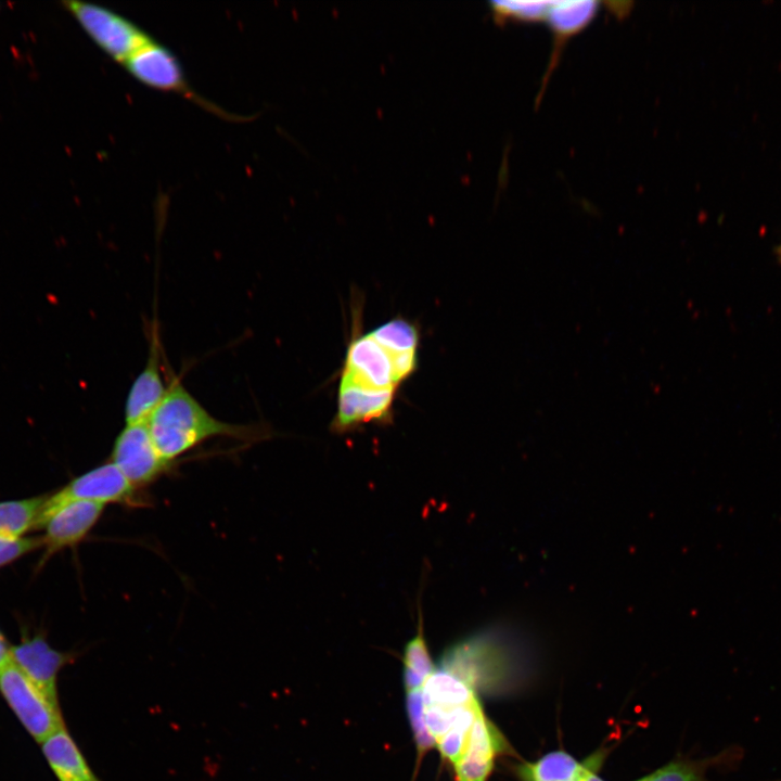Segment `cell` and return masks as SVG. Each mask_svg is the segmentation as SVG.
Here are the masks:
<instances>
[{
	"label": "cell",
	"mask_w": 781,
	"mask_h": 781,
	"mask_svg": "<svg viewBox=\"0 0 781 781\" xmlns=\"http://www.w3.org/2000/svg\"><path fill=\"white\" fill-rule=\"evenodd\" d=\"M776 255L779 263L781 264V244L776 247Z\"/></svg>",
	"instance_id": "25"
},
{
	"label": "cell",
	"mask_w": 781,
	"mask_h": 781,
	"mask_svg": "<svg viewBox=\"0 0 781 781\" xmlns=\"http://www.w3.org/2000/svg\"><path fill=\"white\" fill-rule=\"evenodd\" d=\"M108 460L141 490L175 468V462L165 459L157 450L146 422L125 424L115 437Z\"/></svg>",
	"instance_id": "8"
},
{
	"label": "cell",
	"mask_w": 781,
	"mask_h": 781,
	"mask_svg": "<svg viewBox=\"0 0 781 781\" xmlns=\"http://www.w3.org/2000/svg\"><path fill=\"white\" fill-rule=\"evenodd\" d=\"M406 709L415 742L418 765H420L423 756L436 746V739L430 732L424 718L422 689L407 692Z\"/></svg>",
	"instance_id": "20"
},
{
	"label": "cell",
	"mask_w": 781,
	"mask_h": 781,
	"mask_svg": "<svg viewBox=\"0 0 781 781\" xmlns=\"http://www.w3.org/2000/svg\"><path fill=\"white\" fill-rule=\"evenodd\" d=\"M502 745V738L481 708L469 732L463 754L453 765L456 781H486L494 768L496 753Z\"/></svg>",
	"instance_id": "12"
},
{
	"label": "cell",
	"mask_w": 781,
	"mask_h": 781,
	"mask_svg": "<svg viewBox=\"0 0 781 781\" xmlns=\"http://www.w3.org/2000/svg\"><path fill=\"white\" fill-rule=\"evenodd\" d=\"M123 66L131 77L149 88L181 95L223 119H245L201 97L189 84L175 53L154 39L135 52Z\"/></svg>",
	"instance_id": "5"
},
{
	"label": "cell",
	"mask_w": 781,
	"mask_h": 781,
	"mask_svg": "<svg viewBox=\"0 0 781 781\" xmlns=\"http://www.w3.org/2000/svg\"><path fill=\"white\" fill-rule=\"evenodd\" d=\"M11 645L0 630V668L11 662Z\"/></svg>",
	"instance_id": "23"
},
{
	"label": "cell",
	"mask_w": 781,
	"mask_h": 781,
	"mask_svg": "<svg viewBox=\"0 0 781 781\" xmlns=\"http://www.w3.org/2000/svg\"><path fill=\"white\" fill-rule=\"evenodd\" d=\"M594 1L551 2L546 17L556 35L568 36L585 26L597 10Z\"/></svg>",
	"instance_id": "19"
},
{
	"label": "cell",
	"mask_w": 781,
	"mask_h": 781,
	"mask_svg": "<svg viewBox=\"0 0 781 781\" xmlns=\"http://www.w3.org/2000/svg\"><path fill=\"white\" fill-rule=\"evenodd\" d=\"M523 653V639L512 628L491 626L450 644L443 653L439 667L466 683L477 686L504 675Z\"/></svg>",
	"instance_id": "3"
},
{
	"label": "cell",
	"mask_w": 781,
	"mask_h": 781,
	"mask_svg": "<svg viewBox=\"0 0 781 781\" xmlns=\"http://www.w3.org/2000/svg\"><path fill=\"white\" fill-rule=\"evenodd\" d=\"M146 425L159 453L174 462L209 439L229 438L252 445L272 435L260 423L240 424L216 418L172 373L168 392Z\"/></svg>",
	"instance_id": "2"
},
{
	"label": "cell",
	"mask_w": 781,
	"mask_h": 781,
	"mask_svg": "<svg viewBox=\"0 0 781 781\" xmlns=\"http://www.w3.org/2000/svg\"><path fill=\"white\" fill-rule=\"evenodd\" d=\"M744 755V748L734 744L708 758L673 761L637 781H709L706 778L709 768L735 770L743 761Z\"/></svg>",
	"instance_id": "14"
},
{
	"label": "cell",
	"mask_w": 781,
	"mask_h": 781,
	"mask_svg": "<svg viewBox=\"0 0 781 781\" xmlns=\"http://www.w3.org/2000/svg\"><path fill=\"white\" fill-rule=\"evenodd\" d=\"M12 662L48 696L59 705L56 679L61 669L75 660L69 652L53 649L41 636L23 637L11 646Z\"/></svg>",
	"instance_id": "10"
},
{
	"label": "cell",
	"mask_w": 781,
	"mask_h": 781,
	"mask_svg": "<svg viewBox=\"0 0 781 781\" xmlns=\"http://www.w3.org/2000/svg\"><path fill=\"white\" fill-rule=\"evenodd\" d=\"M424 705L457 708L470 705L477 696L475 691L454 675L436 668L422 687Z\"/></svg>",
	"instance_id": "16"
},
{
	"label": "cell",
	"mask_w": 781,
	"mask_h": 781,
	"mask_svg": "<svg viewBox=\"0 0 781 781\" xmlns=\"http://www.w3.org/2000/svg\"><path fill=\"white\" fill-rule=\"evenodd\" d=\"M550 4L547 1H497L492 2V11L502 20H535L546 17Z\"/></svg>",
	"instance_id": "21"
},
{
	"label": "cell",
	"mask_w": 781,
	"mask_h": 781,
	"mask_svg": "<svg viewBox=\"0 0 781 781\" xmlns=\"http://www.w3.org/2000/svg\"><path fill=\"white\" fill-rule=\"evenodd\" d=\"M76 501L104 505L113 503L128 508H143L151 503L148 492L135 487L108 460L75 477L53 495L47 496L36 528H42L59 509Z\"/></svg>",
	"instance_id": "4"
},
{
	"label": "cell",
	"mask_w": 781,
	"mask_h": 781,
	"mask_svg": "<svg viewBox=\"0 0 781 781\" xmlns=\"http://www.w3.org/2000/svg\"><path fill=\"white\" fill-rule=\"evenodd\" d=\"M582 781H602V780L594 774V772L592 771V769H590V770L586 773V776H585V778H584Z\"/></svg>",
	"instance_id": "24"
},
{
	"label": "cell",
	"mask_w": 781,
	"mask_h": 781,
	"mask_svg": "<svg viewBox=\"0 0 781 781\" xmlns=\"http://www.w3.org/2000/svg\"><path fill=\"white\" fill-rule=\"evenodd\" d=\"M149 351L143 369L133 380L124 406L125 424L145 423L169 388L170 373L156 323L149 328Z\"/></svg>",
	"instance_id": "9"
},
{
	"label": "cell",
	"mask_w": 781,
	"mask_h": 781,
	"mask_svg": "<svg viewBox=\"0 0 781 781\" xmlns=\"http://www.w3.org/2000/svg\"><path fill=\"white\" fill-rule=\"evenodd\" d=\"M420 340L417 323L400 316L366 333L353 329L338 377L333 433L390 423L398 393L418 369Z\"/></svg>",
	"instance_id": "1"
},
{
	"label": "cell",
	"mask_w": 781,
	"mask_h": 781,
	"mask_svg": "<svg viewBox=\"0 0 781 781\" xmlns=\"http://www.w3.org/2000/svg\"><path fill=\"white\" fill-rule=\"evenodd\" d=\"M41 745L59 781H100L65 727L47 738Z\"/></svg>",
	"instance_id": "13"
},
{
	"label": "cell",
	"mask_w": 781,
	"mask_h": 781,
	"mask_svg": "<svg viewBox=\"0 0 781 781\" xmlns=\"http://www.w3.org/2000/svg\"><path fill=\"white\" fill-rule=\"evenodd\" d=\"M402 664V681L407 692L422 689L426 679L436 669L427 646L421 609H419L417 632L405 645Z\"/></svg>",
	"instance_id": "17"
},
{
	"label": "cell",
	"mask_w": 781,
	"mask_h": 781,
	"mask_svg": "<svg viewBox=\"0 0 781 781\" xmlns=\"http://www.w3.org/2000/svg\"><path fill=\"white\" fill-rule=\"evenodd\" d=\"M0 693L39 743L64 728L61 709L11 661L0 668Z\"/></svg>",
	"instance_id": "7"
},
{
	"label": "cell",
	"mask_w": 781,
	"mask_h": 781,
	"mask_svg": "<svg viewBox=\"0 0 781 781\" xmlns=\"http://www.w3.org/2000/svg\"><path fill=\"white\" fill-rule=\"evenodd\" d=\"M105 505L76 501L59 509L44 523L43 561L54 553L81 542L101 517Z\"/></svg>",
	"instance_id": "11"
},
{
	"label": "cell",
	"mask_w": 781,
	"mask_h": 781,
	"mask_svg": "<svg viewBox=\"0 0 781 781\" xmlns=\"http://www.w3.org/2000/svg\"><path fill=\"white\" fill-rule=\"evenodd\" d=\"M591 766L579 764L569 754L556 751L523 765L520 774L526 781H582Z\"/></svg>",
	"instance_id": "15"
},
{
	"label": "cell",
	"mask_w": 781,
	"mask_h": 781,
	"mask_svg": "<svg viewBox=\"0 0 781 781\" xmlns=\"http://www.w3.org/2000/svg\"><path fill=\"white\" fill-rule=\"evenodd\" d=\"M63 4L92 41L120 65L153 40L140 26L106 7L81 1Z\"/></svg>",
	"instance_id": "6"
},
{
	"label": "cell",
	"mask_w": 781,
	"mask_h": 781,
	"mask_svg": "<svg viewBox=\"0 0 781 781\" xmlns=\"http://www.w3.org/2000/svg\"><path fill=\"white\" fill-rule=\"evenodd\" d=\"M41 545L42 540L38 538L0 534V567L15 561Z\"/></svg>",
	"instance_id": "22"
},
{
	"label": "cell",
	"mask_w": 781,
	"mask_h": 781,
	"mask_svg": "<svg viewBox=\"0 0 781 781\" xmlns=\"http://www.w3.org/2000/svg\"><path fill=\"white\" fill-rule=\"evenodd\" d=\"M47 496L0 502V534L21 537L36 528Z\"/></svg>",
	"instance_id": "18"
}]
</instances>
